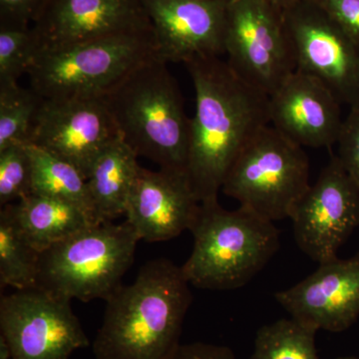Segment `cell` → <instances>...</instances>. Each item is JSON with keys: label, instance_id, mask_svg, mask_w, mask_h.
Masks as SVG:
<instances>
[{"label": "cell", "instance_id": "cell-15", "mask_svg": "<svg viewBox=\"0 0 359 359\" xmlns=\"http://www.w3.org/2000/svg\"><path fill=\"white\" fill-rule=\"evenodd\" d=\"M275 297L292 318L316 332L348 330L359 318V254L320 264L308 278Z\"/></svg>", "mask_w": 359, "mask_h": 359}, {"label": "cell", "instance_id": "cell-22", "mask_svg": "<svg viewBox=\"0 0 359 359\" xmlns=\"http://www.w3.org/2000/svg\"><path fill=\"white\" fill-rule=\"evenodd\" d=\"M40 252L23 240L8 215L0 211V283L16 290L37 287Z\"/></svg>", "mask_w": 359, "mask_h": 359}, {"label": "cell", "instance_id": "cell-18", "mask_svg": "<svg viewBox=\"0 0 359 359\" xmlns=\"http://www.w3.org/2000/svg\"><path fill=\"white\" fill-rule=\"evenodd\" d=\"M1 209L23 240L39 252L97 224L76 205L36 194Z\"/></svg>", "mask_w": 359, "mask_h": 359}, {"label": "cell", "instance_id": "cell-32", "mask_svg": "<svg viewBox=\"0 0 359 359\" xmlns=\"http://www.w3.org/2000/svg\"><path fill=\"white\" fill-rule=\"evenodd\" d=\"M337 359H359V356H342Z\"/></svg>", "mask_w": 359, "mask_h": 359}, {"label": "cell", "instance_id": "cell-17", "mask_svg": "<svg viewBox=\"0 0 359 359\" xmlns=\"http://www.w3.org/2000/svg\"><path fill=\"white\" fill-rule=\"evenodd\" d=\"M340 106L320 80L295 70L269 96V125L302 147L330 149L344 123Z\"/></svg>", "mask_w": 359, "mask_h": 359}, {"label": "cell", "instance_id": "cell-23", "mask_svg": "<svg viewBox=\"0 0 359 359\" xmlns=\"http://www.w3.org/2000/svg\"><path fill=\"white\" fill-rule=\"evenodd\" d=\"M42 98L20 83L0 84V149L28 145Z\"/></svg>", "mask_w": 359, "mask_h": 359}, {"label": "cell", "instance_id": "cell-31", "mask_svg": "<svg viewBox=\"0 0 359 359\" xmlns=\"http://www.w3.org/2000/svg\"><path fill=\"white\" fill-rule=\"evenodd\" d=\"M0 359H13L11 348L1 337H0Z\"/></svg>", "mask_w": 359, "mask_h": 359}, {"label": "cell", "instance_id": "cell-8", "mask_svg": "<svg viewBox=\"0 0 359 359\" xmlns=\"http://www.w3.org/2000/svg\"><path fill=\"white\" fill-rule=\"evenodd\" d=\"M224 48L231 69L269 96L295 71L283 13L266 0H226Z\"/></svg>", "mask_w": 359, "mask_h": 359}, {"label": "cell", "instance_id": "cell-10", "mask_svg": "<svg viewBox=\"0 0 359 359\" xmlns=\"http://www.w3.org/2000/svg\"><path fill=\"white\" fill-rule=\"evenodd\" d=\"M70 299L35 289L16 290L0 301V330L13 359H68L89 346Z\"/></svg>", "mask_w": 359, "mask_h": 359}, {"label": "cell", "instance_id": "cell-4", "mask_svg": "<svg viewBox=\"0 0 359 359\" xmlns=\"http://www.w3.org/2000/svg\"><path fill=\"white\" fill-rule=\"evenodd\" d=\"M194 249L181 266L186 280L199 289H238L271 261L280 247L273 222L240 207L224 210L218 200L201 203L191 229Z\"/></svg>", "mask_w": 359, "mask_h": 359}, {"label": "cell", "instance_id": "cell-16", "mask_svg": "<svg viewBox=\"0 0 359 359\" xmlns=\"http://www.w3.org/2000/svg\"><path fill=\"white\" fill-rule=\"evenodd\" d=\"M200 209L187 172L141 167L125 217L140 240L164 242L191 231Z\"/></svg>", "mask_w": 359, "mask_h": 359}, {"label": "cell", "instance_id": "cell-13", "mask_svg": "<svg viewBox=\"0 0 359 359\" xmlns=\"http://www.w3.org/2000/svg\"><path fill=\"white\" fill-rule=\"evenodd\" d=\"M32 27L40 51L124 33L153 32L141 0H44Z\"/></svg>", "mask_w": 359, "mask_h": 359}, {"label": "cell", "instance_id": "cell-14", "mask_svg": "<svg viewBox=\"0 0 359 359\" xmlns=\"http://www.w3.org/2000/svg\"><path fill=\"white\" fill-rule=\"evenodd\" d=\"M158 58L185 63L224 54L226 0H141Z\"/></svg>", "mask_w": 359, "mask_h": 359}, {"label": "cell", "instance_id": "cell-27", "mask_svg": "<svg viewBox=\"0 0 359 359\" xmlns=\"http://www.w3.org/2000/svg\"><path fill=\"white\" fill-rule=\"evenodd\" d=\"M325 11L359 48V0H313Z\"/></svg>", "mask_w": 359, "mask_h": 359}, {"label": "cell", "instance_id": "cell-30", "mask_svg": "<svg viewBox=\"0 0 359 359\" xmlns=\"http://www.w3.org/2000/svg\"><path fill=\"white\" fill-rule=\"evenodd\" d=\"M266 1L283 13V11H287L290 7L297 6L304 0H266Z\"/></svg>", "mask_w": 359, "mask_h": 359}, {"label": "cell", "instance_id": "cell-2", "mask_svg": "<svg viewBox=\"0 0 359 359\" xmlns=\"http://www.w3.org/2000/svg\"><path fill=\"white\" fill-rule=\"evenodd\" d=\"M181 266L167 259L144 264L133 283L107 299L93 342L96 359H168L180 346L192 302Z\"/></svg>", "mask_w": 359, "mask_h": 359}, {"label": "cell", "instance_id": "cell-26", "mask_svg": "<svg viewBox=\"0 0 359 359\" xmlns=\"http://www.w3.org/2000/svg\"><path fill=\"white\" fill-rule=\"evenodd\" d=\"M337 145L340 164L359 189V106L349 108Z\"/></svg>", "mask_w": 359, "mask_h": 359}, {"label": "cell", "instance_id": "cell-11", "mask_svg": "<svg viewBox=\"0 0 359 359\" xmlns=\"http://www.w3.org/2000/svg\"><path fill=\"white\" fill-rule=\"evenodd\" d=\"M290 219L299 249L318 264L337 252L359 226V189L332 156L316 183L294 208Z\"/></svg>", "mask_w": 359, "mask_h": 359}, {"label": "cell", "instance_id": "cell-6", "mask_svg": "<svg viewBox=\"0 0 359 359\" xmlns=\"http://www.w3.org/2000/svg\"><path fill=\"white\" fill-rule=\"evenodd\" d=\"M154 57V32L124 33L40 51L27 75L30 88L43 99L102 98Z\"/></svg>", "mask_w": 359, "mask_h": 359}, {"label": "cell", "instance_id": "cell-24", "mask_svg": "<svg viewBox=\"0 0 359 359\" xmlns=\"http://www.w3.org/2000/svg\"><path fill=\"white\" fill-rule=\"evenodd\" d=\"M40 51L32 25H0V84L18 83Z\"/></svg>", "mask_w": 359, "mask_h": 359}, {"label": "cell", "instance_id": "cell-1", "mask_svg": "<svg viewBox=\"0 0 359 359\" xmlns=\"http://www.w3.org/2000/svg\"><path fill=\"white\" fill-rule=\"evenodd\" d=\"M196 95L187 175L201 203L218 194L238 155L269 125V96L218 56L185 63Z\"/></svg>", "mask_w": 359, "mask_h": 359}, {"label": "cell", "instance_id": "cell-19", "mask_svg": "<svg viewBox=\"0 0 359 359\" xmlns=\"http://www.w3.org/2000/svg\"><path fill=\"white\" fill-rule=\"evenodd\" d=\"M137 159L138 155L122 139L111 144L97 158L87 181L98 223L125 216L141 169Z\"/></svg>", "mask_w": 359, "mask_h": 359}, {"label": "cell", "instance_id": "cell-20", "mask_svg": "<svg viewBox=\"0 0 359 359\" xmlns=\"http://www.w3.org/2000/svg\"><path fill=\"white\" fill-rule=\"evenodd\" d=\"M32 164V194L65 201L97 221L95 208L84 175L62 158L28 144Z\"/></svg>", "mask_w": 359, "mask_h": 359}, {"label": "cell", "instance_id": "cell-12", "mask_svg": "<svg viewBox=\"0 0 359 359\" xmlns=\"http://www.w3.org/2000/svg\"><path fill=\"white\" fill-rule=\"evenodd\" d=\"M119 139L102 98H42L29 144L68 161L88 179L99 155Z\"/></svg>", "mask_w": 359, "mask_h": 359}, {"label": "cell", "instance_id": "cell-3", "mask_svg": "<svg viewBox=\"0 0 359 359\" xmlns=\"http://www.w3.org/2000/svg\"><path fill=\"white\" fill-rule=\"evenodd\" d=\"M162 59H150L102 97L122 140L160 169L187 172L191 119Z\"/></svg>", "mask_w": 359, "mask_h": 359}, {"label": "cell", "instance_id": "cell-25", "mask_svg": "<svg viewBox=\"0 0 359 359\" xmlns=\"http://www.w3.org/2000/svg\"><path fill=\"white\" fill-rule=\"evenodd\" d=\"M32 194V164L27 145L0 149V205L14 204Z\"/></svg>", "mask_w": 359, "mask_h": 359}, {"label": "cell", "instance_id": "cell-7", "mask_svg": "<svg viewBox=\"0 0 359 359\" xmlns=\"http://www.w3.org/2000/svg\"><path fill=\"white\" fill-rule=\"evenodd\" d=\"M309 186L304 147L269 125L238 155L222 191L240 207L276 222L290 218Z\"/></svg>", "mask_w": 359, "mask_h": 359}, {"label": "cell", "instance_id": "cell-9", "mask_svg": "<svg viewBox=\"0 0 359 359\" xmlns=\"http://www.w3.org/2000/svg\"><path fill=\"white\" fill-rule=\"evenodd\" d=\"M295 70L325 85L340 103L359 106V48L318 4L304 0L283 13Z\"/></svg>", "mask_w": 359, "mask_h": 359}, {"label": "cell", "instance_id": "cell-29", "mask_svg": "<svg viewBox=\"0 0 359 359\" xmlns=\"http://www.w3.org/2000/svg\"><path fill=\"white\" fill-rule=\"evenodd\" d=\"M168 359H237L229 347L194 342L180 344Z\"/></svg>", "mask_w": 359, "mask_h": 359}, {"label": "cell", "instance_id": "cell-21", "mask_svg": "<svg viewBox=\"0 0 359 359\" xmlns=\"http://www.w3.org/2000/svg\"><path fill=\"white\" fill-rule=\"evenodd\" d=\"M316 334L294 318L276 320L259 328L252 359H318Z\"/></svg>", "mask_w": 359, "mask_h": 359}, {"label": "cell", "instance_id": "cell-5", "mask_svg": "<svg viewBox=\"0 0 359 359\" xmlns=\"http://www.w3.org/2000/svg\"><path fill=\"white\" fill-rule=\"evenodd\" d=\"M139 241L127 221L90 224L40 252L37 287L70 301H107L133 264Z\"/></svg>", "mask_w": 359, "mask_h": 359}, {"label": "cell", "instance_id": "cell-28", "mask_svg": "<svg viewBox=\"0 0 359 359\" xmlns=\"http://www.w3.org/2000/svg\"><path fill=\"white\" fill-rule=\"evenodd\" d=\"M44 0H0V25H32Z\"/></svg>", "mask_w": 359, "mask_h": 359}]
</instances>
